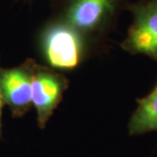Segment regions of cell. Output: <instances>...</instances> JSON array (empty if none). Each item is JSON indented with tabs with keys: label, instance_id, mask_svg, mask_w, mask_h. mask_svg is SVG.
<instances>
[{
	"label": "cell",
	"instance_id": "obj_5",
	"mask_svg": "<svg viewBox=\"0 0 157 157\" xmlns=\"http://www.w3.org/2000/svg\"><path fill=\"white\" fill-rule=\"evenodd\" d=\"M0 94L15 115L23 114L32 103V65L0 71Z\"/></svg>",
	"mask_w": 157,
	"mask_h": 157
},
{
	"label": "cell",
	"instance_id": "obj_2",
	"mask_svg": "<svg viewBox=\"0 0 157 157\" xmlns=\"http://www.w3.org/2000/svg\"><path fill=\"white\" fill-rule=\"evenodd\" d=\"M124 0H64L57 15L94 44L109 33Z\"/></svg>",
	"mask_w": 157,
	"mask_h": 157
},
{
	"label": "cell",
	"instance_id": "obj_1",
	"mask_svg": "<svg viewBox=\"0 0 157 157\" xmlns=\"http://www.w3.org/2000/svg\"><path fill=\"white\" fill-rule=\"evenodd\" d=\"M93 45L95 44L90 39L58 17L49 21L39 35L42 57L54 70L71 71L78 67Z\"/></svg>",
	"mask_w": 157,
	"mask_h": 157
},
{
	"label": "cell",
	"instance_id": "obj_7",
	"mask_svg": "<svg viewBox=\"0 0 157 157\" xmlns=\"http://www.w3.org/2000/svg\"><path fill=\"white\" fill-rule=\"evenodd\" d=\"M1 94H0V113H1Z\"/></svg>",
	"mask_w": 157,
	"mask_h": 157
},
{
	"label": "cell",
	"instance_id": "obj_6",
	"mask_svg": "<svg viewBox=\"0 0 157 157\" xmlns=\"http://www.w3.org/2000/svg\"><path fill=\"white\" fill-rule=\"evenodd\" d=\"M137 102L138 106L128 121V133L141 135L157 132V83L148 95Z\"/></svg>",
	"mask_w": 157,
	"mask_h": 157
},
{
	"label": "cell",
	"instance_id": "obj_4",
	"mask_svg": "<svg viewBox=\"0 0 157 157\" xmlns=\"http://www.w3.org/2000/svg\"><path fill=\"white\" fill-rule=\"evenodd\" d=\"M67 87L62 75L47 67L32 65V103L36 108L40 127H44L57 107Z\"/></svg>",
	"mask_w": 157,
	"mask_h": 157
},
{
	"label": "cell",
	"instance_id": "obj_3",
	"mask_svg": "<svg viewBox=\"0 0 157 157\" xmlns=\"http://www.w3.org/2000/svg\"><path fill=\"white\" fill-rule=\"evenodd\" d=\"M128 9L132 21L121 43V49L157 61V0H139Z\"/></svg>",
	"mask_w": 157,
	"mask_h": 157
}]
</instances>
